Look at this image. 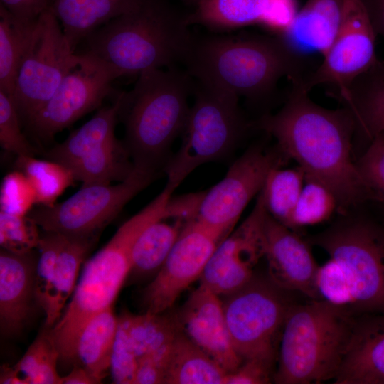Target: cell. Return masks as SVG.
Segmentation results:
<instances>
[{
	"label": "cell",
	"mask_w": 384,
	"mask_h": 384,
	"mask_svg": "<svg viewBox=\"0 0 384 384\" xmlns=\"http://www.w3.org/2000/svg\"><path fill=\"white\" fill-rule=\"evenodd\" d=\"M306 180L304 171L294 169H273L267 178L262 193L267 213L289 228L294 208Z\"/></svg>",
	"instance_id": "cell-33"
},
{
	"label": "cell",
	"mask_w": 384,
	"mask_h": 384,
	"mask_svg": "<svg viewBox=\"0 0 384 384\" xmlns=\"http://www.w3.org/2000/svg\"><path fill=\"white\" fill-rule=\"evenodd\" d=\"M205 192L170 198L165 213V219L174 218L184 223L197 218Z\"/></svg>",
	"instance_id": "cell-44"
},
{
	"label": "cell",
	"mask_w": 384,
	"mask_h": 384,
	"mask_svg": "<svg viewBox=\"0 0 384 384\" xmlns=\"http://www.w3.org/2000/svg\"><path fill=\"white\" fill-rule=\"evenodd\" d=\"M21 117L9 95L0 90V144L16 156H35L37 150L21 132Z\"/></svg>",
	"instance_id": "cell-38"
},
{
	"label": "cell",
	"mask_w": 384,
	"mask_h": 384,
	"mask_svg": "<svg viewBox=\"0 0 384 384\" xmlns=\"http://www.w3.org/2000/svg\"><path fill=\"white\" fill-rule=\"evenodd\" d=\"M39 226L28 215L18 216L0 211V245L6 251L23 254L38 248Z\"/></svg>",
	"instance_id": "cell-37"
},
{
	"label": "cell",
	"mask_w": 384,
	"mask_h": 384,
	"mask_svg": "<svg viewBox=\"0 0 384 384\" xmlns=\"http://www.w3.org/2000/svg\"><path fill=\"white\" fill-rule=\"evenodd\" d=\"M180 330L227 372L242 362L231 342L220 297L199 284L177 316Z\"/></svg>",
	"instance_id": "cell-20"
},
{
	"label": "cell",
	"mask_w": 384,
	"mask_h": 384,
	"mask_svg": "<svg viewBox=\"0 0 384 384\" xmlns=\"http://www.w3.org/2000/svg\"><path fill=\"white\" fill-rule=\"evenodd\" d=\"M307 60L282 35L213 34L195 37L183 65L198 82L260 102L283 78H304Z\"/></svg>",
	"instance_id": "cell-2"
},
{
	"label": "cell",
	"mask_w": 384,
	"mask_h": 384,
	"mask_svg": "<svg viewBox=\"0 0 384 384\" xmlns=\"http://www.w3.org/2000/svg\"><path fill=\"white\" fill-rule=\"evenodd\" d=\"M335 384H384V314L356 316Z\"/></svg>",
	"instance_id": "cell-22"
},
{
	"label": "cell",
	"mask_w": 384,
	"mask_h": 384,
	"mask_svg": "<svg viewBox=\"0 0 384 384\" xmlns=\"http://www.w3.org/2000/svg\"><path fill=\"white\" fill-rule=\"evenodd\" d=\"M171 344L149 354L139 362L133 384L164 383Z\"/></svg>",
	"instance_id": "cell-43"
},
{
	"label": "cell",
	"mask_w": 384,
	"mask_h": 384,
	"mask_svg": "<svg viewBox=\"0 0 384 384\" xmlns=\"http://www.w3.org/2000/svg\"><path fill=\"white\" fill-rule=\"evenodd\" d=\"M119 104L118 93L112 105L100 109L63 142L46 151L45 156L66 166L82 186L124 180L132 162L123 142L114 134Z\"/></svg>",
	"instance_id": "cell-10"
},
{
	"label": "cell",
	"mask_w": 384,
	"mask_h": 384,
	"mask_svg": "<svg viewBox=\"0 0 384 384\" xmlns=\"http://www.w3.org/2000/svg\"><path fill=\"white\" fill-rule=\"evenodd\" d=\"M265 239L268 277L286 291L321 299L315 284L319 265L309 243L268 213L265 220Z\"/></svg>",
	"instance_id": "cell-19"
},
{
	"label": "cell",
	"mask_w": 384,
	"mask_h": 384,
	"mask_svg": "<svg viewBox=\"0 0 384 384\" xmlns=\"http://www.w3.org/2000/svg\"><path fill=\"white\" fill-rule=\"evenodd\" d=\"M377 36L384 38V0H362Z\"/></svg>",
	"instance_id": "cell-46"
},
{
	"label": "cell",
	"mask_w": 384,
	"mask_h": 384,
	"mask_svg": "<svg viewBox=\"0 0 384 384\" xmlns=\"http://www.w3.org/2000/svg\"><path fill=\"white\" fill-rule=\"evenodd\" d=\"M158 174L134 167L124 181L115 185L84 186L67 200L40 206L28 216L43 231L72 237H99L102 230L129 201L147 187Z\"/></svg>",
	"instance_id": "cell-11"
},
{
	"label": "cell",
	"mask_w": 384,
	"mask_h": 384,
	"mask_svg": "<svg viewBox=\"0 0 384 384\" xmlns=\"http://www.w3.org/2000/svg\"><path fill=\"white\" fill-rule=\"evenodd\" d=\"M36 21L22 22L0 4V90L10 97Z\"/></svg>",
	"instance_id": "cell-31"
},
{
	"label": "cell",
	"mask_w": 384,
	"mask_h": 384,
	"mask_svg": "<svg viewBox=\"0 0 384 384\" xmlns=\"http://www.w3.org/2000/svg\"><path fill=\"white\" fill-rule=\"evenodd\" d=\"M77 58L48 8L36 23L11 97L21 119L26 123L50 99Z\"/></svg>",
	"instance_id": "cell-12"
},
{
	"label": "cell",
	"mask_w": 384,
	"mask_h": 384,
	"mask_svg": "<svg viewBox=\"0 0 384 384\" xmlns=\"http://www.w3.org/2000/svg\"><path fill=\"white\" fill-rule=\"evenodd\" d=\"M257 198L249 215L216 247L199 279V284L219 297L245 284L255 274L256 265L265 257L267 210L262 191Z\"/></svg>",
	"instance_id": "cell-17"
},
{
	"label": "cell",
	"mask_w": 384,
	"mask_h": 384,
	"mask_svg": "<svg viewBox=\"0 0 384 384\" xmlns=\"http://www.w3.org/2000/svg\"><path fill=\"white\" fill-rule=\"evenodd\" d=\"M382 205L383 206V209H384V204H382ZM382 224H383V226H384V217H383V223H382Z\"/></svg>",
	"instance_id": "cell-50"
},
{
	"label": "cell",
	"mask_w": 384,
	"mask_h": 384,
	"mask_svg": "<svg viewBox=\"0 0 384 384\" xmlns=\"http://www.w3.org/2000/svg\"><path fill=\"white\" fill-rule=\"evenodd\" d=\"M38 255L34 250L0 252V330L2 336L18 335L27 322L35 296L36 267Z\"/></svg>",
	"instance_id": "cell-21"
},
{
	"label": "cell",
	"mask_w": 384,
	"mask_h": 384,
	"mask_svg": "<svg viewBox=\"0 0 384 384\" xmlns=\"http://www.w3.org/2000/svg\"><path fill=\"white\" fill-rule=\"evenodd\" d=\"M6 10L24 23H33L49 8L50 0H1Z\"/></svg>",
	"instance_id": "cell-45"
},
{
	"label": "cell",
	"mask_w": 384,
	"mask_h": 384,
	"mask_svg": "<svg viewBox=\"0 0 384 384\" xmlns=\"http://www.w3.org/2000/svg\"><path fill=\"white\" fill-rule=\"evenodd\" d=\"M194 81L181 145L163 169L166 184L174 190L199 166L228 155L247 130L255 128L243 116L238 96Z\"/></svg>",
	"instance_id": "cell-7"
},
{
	"label": "cell",
	"mask_w": 384,
	"mask_h": 384,
	"mask_svg": "<svg viewBox=\"0 0 384 384\" xmlns=\"http://www.w3.org/2000/svg\"><path fill=\"white\" fill-rule=\"evenodd\" d=\"M141 0H50L72 50L93 31L126 13Z\"/></svg>",
	"instance_id": "cell-25"
},
{
	"label": "cell",
	"mask_w": 384,
	"mask_h": 384,
	"mask_svg": "<svg viewBox=\"0 0 384 384\" xmlns=\"http://www.w3.org/2000/svg\"><path fill=\"white\" fill-rule=\"evenodd\" d=\"M36 204V193L26 176L16 169L3 178L0 189V211L27 216Z\"/></svg>",
	"instance_id": "cell-39"
},
{
	"label": "cell",
	"mask_w": 384,
	"mask_h": 384,
	"mask_svg": "<svg viewBox=\"0 0 384 384\" xmlns=\"http://www.w3.org/2000/svg\"><path fill=\"white\" fill-rule=\"evenodd\" d=\"M356 316L324 299L293 303L282 328L273 381L321 383L334 380L353 335Z\"/></svg>",
	"instance_id": "cell-6"
},
{
	"label": "cell",
	"mask_w": 384,
	"mask_h": 384,
	"mask_svg": "<svg viewBox=\"0 0 384 384\" xmlns=\"http://www.w3.org/2000/svg\"><path fill=\"white\" fill-rule=\"evenodd\" d=\"M179 331L176 316L122 312L118 316L110 368L113 383L133 384L139 362L171 343Z\"/></svg>",
	"instance_id": "cell-18"
},
{
	"label": "cell",
	"mask_w": 384,
	"mask_h": 384,
	"mask_svg": "<svg viewBox=\"0 0 384 384\" xmlns=\"http://www.w3.org/2000/svg\"><path fill=\"white\" fill-rule=\"evenodd\" d=\"M350 112L355 134L371 142L384 133V63L364 72L334 95Z\"/></svg>",
	"instance_id": "cell-24"
},
{
	"label": "cell",
	"mask_w": 384,
	"mask_h": 384,
	"mask_svg": "<svg viewBox=\"0 0 384 384\" xmlns=\"http://www.w3.org/2000/svg\"><path fill=\"white\" fill-rule=\"evenodd\" d=\"M303 80H290L282 108L261 116L254 127L275 139L282 153L304 171L306 180L329 188L341 212L365 202L378 203L352 159L355 123L350 112L344 107L330 110L317 105Z\"/></svg>",
	"instance_id": "cell-1"
},
{
	"label": "cell",
	"mask_w": 384,
	"mask_h": 384,
	"mask_svg": "<svg viewBox=\"0 0 384 384\" xmlns=\"http://www.w3.org/2000/svg\"><path fill=\"white\" fill-rule=\"evenodd\" d=\"M275 361L261 358L245 360L228 373L225 384H267L273 381Z\"/></svg>",
	"instance_id": "cell-42"
},
{
	"label": "cell",
	"mask_w": 384,
	"mask_h": 384,
	"mask_svg": "<svg viewBox=\"0 0 384 384\" xmlns=\"http://www.w3.org/2000/svg\"><path fill=\"white\" fill-rule=\"evenodd\" d=\"M64 235L55 232L43 231L38 246L39 255L35 276V296L38 304L47 310L55 275L58 257Z\"/></svg>",
	"instance_id": "cell-36"
},
{
	"label": "cell",
	"mask_w": 384,
	"mask_h": 384,
	"mask_svg": "<svg viewBox=\"0 0 384 384\" xmlns=\"http://www.w3.org/2000/svg\"><path fill=\"white\" fill-rule=\"evenodd\" d=\"M124 76L117 68L85 53L62 80L50 99L29 119L27 127L42 142L98 108L112 92V82Z\"/></svg>",
	"instance_id": "cell-13"
},
{
	"label": "cell",
	"mask_w": 384,
	"mask_h": 384,
	"mask_svg": "<svg viewBox=\"0 0 384 384\" xmlns=\"http://www.w3.org/2000/svg\"><path fill=\"white\" fill-rule=\"evenodd\" d=\"M164 220L152 223L137 238L132 250L128 278L154 277L163 266L186 223L178 220L173 223Z\"/></svg>",
	"instance_id": "cell-30"
},
{
	"label": "cell",
	"mask_w": 384,
	"mask_h": 384,
	"mask_svg": "<svg viewBox=\"0 0 384 384\" xmlns=\"http://www.w3.org/2000/svg\"><path fill=\"white\" fill-rule=\"evenodd\" d=\"M306 181L292 215L289 228L293 230L322 223L338 209L329 188L318 181Z\"/></svg>",
	"instance_id": "cell-35"
},
{
	"label": "cell",
	"mask_w": 384,
	"mask_h": 384,
	"mask_svg": "<svg viewBox=\"0 0 384 384\" xmlns=\"http://www.w3.org/2000/svg\"><path fill=\"white\" fill-rule=\"evenodd\" d=\"M228 372L181 330L171 342L164 383L225 384Z\"/></svg>",
	"instance_id": "cell-26"
},
{
	"label": "cell",
	"mask_w": 384,
	"mask_h": 384,
	"mask_svg": "<svg viewBox=\"0 0 384 384\" xmlns=\"http://www.w3.org/2000/svg\"><path fill=\"white\" fill-rule=\"evenodd\" d=\"M16 167L28 178L36 193V204L51 206L75 181L64 165L35 156H18Z\"/></svg>",
	"instance_id": "cell-32"
},
{
	"label": "cell",
	"mask_w": 384,
	"mask_h": 384,
	"mask_svg": "<svg viewBox=\"0 0 384 384\" xmlns=\"http://www.w3.org/2000/svg\"><path fill=\"white\" fill-rule=\"evenodd\" d=\"M290 292L269 277H253L238 289L220 297L233 348L242 361H276L278 343L292 302Z\"/></svg>",
	"instance_id": "cell-9"
},
{
	"label": "cell",
	"mask_w": 384,
	"mask_h": 384,
	"mask_svg": "<svg viewBox=\"0 0 384 384\" xmlns=\"http://www.w3.org/2000/svg\"><path fill=\"white\" fill-rule=\"evenodd\" d=\"M117 326L118 316L110 307L90 319L77 341L74 361L100 383L110 368Z\"/></svg>",
	"instance_id": "cell-28"
},
{
	"label": "cell",
	"mask_w": 384,
	"mask_h": 384,
	"mask_svg": "<svg viewBox=\"0 0 384 384\" xmlns=\"http://www.w3.org/2000/svg\"><path fill=\"white\" fill-rule=\"evenodd\" d=\"M59 351L49 331L43 332L13 366L25 384H60Z\"/></svg>",
	"instance_id": "cell-34"
},
{
	"label": "cell",
	"mask_w": 384,
	"mask_h": 384,
	"mask_svg": "<svg viewBox=\"0 0 384 384\" xmlns=\"http://www.w3.org/2000/svg\"><path fill=\"white\" fill-rule=\"evenodd\" d=\"M0 383L3 384H25L13 366L4 365L1 366Z\"/></svg>",
	"instance_id": "cell-48"
},
{
	"label": "cell",
	"mask_w": 384,
	"mask_h": 384,
	"mask_svg": "<svg viewBox=\"0 0 384 384\" xmlns=\"http://www.w3.org/2000/svg\"><path fill=\"white\" fill-rule=\"evenodd\" d=\"M229 233L197 218L186 222L163 266L144 290L145 312L161 314L172 307L200 279L215 250Z\"/></svg>",
	"instance_id": "cell-14"
},
{
	"label": "cell",
	"mask_w": 384,
	"mask_h": 384,
	"mask_svg": "<svg viewBox=\"0 0 384 384\" xmlns=\"http://www.w3.org/2000/svg\"><path fill=\"white\" fill-rule=\"evenodd\" d=\"M100 383L85 368L75 365L68 375L61 376L60 384H95Z\"/></svg>",
	"instance_id": "cell-47"
},
{
	"label": "cell",
	"mask_w": 384,
	"mask_h": 384,
	"mask_svg": "<svg viewBox=\"0 0 384 384\" xmlns=\"http://www.w3.org/2000/svg\"><path fill=\"white\" fill-rule=\"evenodd\" d=\"M166 206V198L156 196L124 222L110 241L87 261L70 302L49 331L60 360L74 361L78 337L87 322L95 314L112 307L128 278L135 241L147 226L164 219Z\"/></svg>",
	"instance_id": "cell-5"
},
{
	"label": "cell",
	"mask_w": 384,
	"mask_h": 384,
	"mask_svg": "<svg viewBox=\"0 0 384 384\" xmlns=\"http://www.w3.org/2000/svg\"><path fill=\"white\" fill-rule=\"evenodd\" d=\"M341 267L355 316L384 314V226L370 219L342 220L309 238Z\"/></svg>",
	"instance_id": "cell-8"
},
{
	"label": "cell",
	"mask_w": 384,
	"mask_h": 384,
	"mask_svg": "<svg viewBox=\"0 0 384 384\" xmlns=\"http://www.w3.org/2000/svg\"><path fill=\"white\" fill-rule=\"evenodd\" d=\"M377 36L362 0H345L341 27L322 62L304 78L306 89L330 85L334 95L345 90L378 62Z\"/></svg>",
	"instance_id": "cell-16"
},
{
	"label": "cell",
	"mask_w": 384,
	"mask_h": 384,
	"mask_svg": "<svg viewBox=\"0 0 384 384\" xmlns=\"http://www.w3.org/2000/svg\"><path fill=\"white\" fill-rule=\"evenodd\" d=\"M356 165L378 203L384 204V133L370 142Z\"/></svg>",
	"instance_id": "cell-41"
},
{
	"label": "cell",
	"mask_w": 384,
	"mask_h": 384,
	"mask_svg": "<svg viewBox=\"0 0 384 384\" xmlns=\"http://www.w3.org/2000/svg\"><path fill=\"white\" fill-rule=\"evenodd\" d=\"M344 8L345 0H308L282 36L303 54L316 52L324 56L341 27Z\"/></svg>",
	"instance_id": "cell-23"
},
{
	"label": "cell",
	"mask_w": 384,
	"mask_h": 384,
	"mask_svg": "<svg viewBox=\"0 0 384 384\" xmlns=\"http://www.w3.org/2000/svg\"><path fill=\"white\" fill-rule=\"evenodd\" d=\"M194 85L193 78L176 67L150 69L139 74L131 90L119 92L122 142L135 168L156 174L164 169L186 126Z\"/></svg>",
	"instance_id": "cell-3"
},
{
	"label": "cell",
	"mask_w": 384,
	"mask_h": 384,
	"mask_svg": "<svg viewBox=\"0 0 384 384\" xmlns=\"http://www.w3.org/2000/svg\"><path fill=\"white\" fill-rule=\"evenodd\" d=\"M274 0H202L186 14L190 26L200 25L213 31L233 30L265 23Z\"/></svg>",
	"instance_id": "cell-27"
},
{
	"label": "cell",
	"mask_w": 384,
	"mask_h": 384,
	"mask_svg": "<svg viewBox=\"0 0 384 384\" xmlns=\"http://www.w3.org/2000/svg\"><path fill=\"white\" fill-rule=\"evenodd\" d=\"M202 0H185L188 4L194 5L195 6L198 5Z\"/></svg>",
	"instance_id": "cell-49"
},
{
	"label": "cell",
	"mask_w": 384,
	"mask_h": 384,
	"mask_svg": "<svg viewBox=\"0 0 384 384\" xmlns=\"http://www.w3.org/2000/svg\"><path fill=\"white\" fill-rule=\"evenodd\" d=\"M315 284L321 299L351 311L353 299L351 287L343 269L336 261L329 258L319 266Z\"/></svg>",
	"instance_id": "cell-40"
},
{
	"label": "cell",
	"mask_w": 384,
	"mask_h": 384,
	"mask_svg": "<svg viewBox=\"0 0 384 384\" xmlns=\"http://www.w3.org/2000/svg\"><path fill=\"white\" fill-rule=\"evenodd\" d=\"M186 18L169 0H141L89 35L85 53L124 76L183 65L195 38Z\"/></svg>",
	"instance_id": "cell-4"
},
{
	"label": "cell",
	"mask_w": 384,
	"mask_h": 384,
	"mask_svg": "<svg viewBox=\"0 0 384 384\" xmlns=\"http://www.w3.org/2000/svg\"><path fill=\"white\" fill-rule=\"evenodd\" d=\"M99 237H72L64 235L49 297L45 311L46 326L50 328L60 318L72 296L81 265Z\"/></svg>",
	"instance_id": "cell-29"
},
{
	"label": "cell",
	"mask_w": 384,
	"mask_h": 384,
	"mask_svg": "<svg viewBox=\"0 0 384 384\" xmlns=\"http://www.w3.org/2000/svg\"><path fill=\"white\" fill-rule=\"evenodd\" d=\"M286 158L277 146L250 147L230 165L223 178L205 192L196 218L230 233L247 204L263 188L270 172L280 167Z\"/></svg>",
	"instance_id": "cell-15"
}]
</instances>
